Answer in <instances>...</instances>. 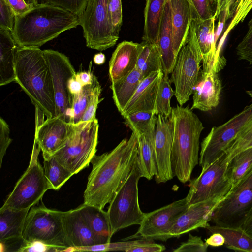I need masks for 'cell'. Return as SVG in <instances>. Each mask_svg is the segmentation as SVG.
<instances>
[{
    "label": "cell",
    "mask_w": 252,
    "mask_h": 252,
    "mask_svg": "<svg viewBox=\"0 0 252 252\" xmlns=\"http://www.w3.org/2000/svg\"><path fill=\"white\" fill-rule=\"evenodd\" d=\"M106 58L105 55L101 52L95 54L93 58L94 62L97 65L103 64Z\"/></svg>",
    "instance_id": "obj_58"
},
{
    "label": "cell",
    "mask_w": 252,
    "mask_h": 252,
    "mask_svg": "<svg viewBox=\"0 0 252 252\" xmlns=\"http://www.w3.org/2000/svg\"><path fill=\"white\" fill-rule=\"evenodd\" d=\"M13 10L16 16L21 15L32 7L27 3L25 0H6Z\"/></svg>",
    "instance_id": "obj_52"
},
{
    "label": "cell",
    "mask_w": 252,
    "mask_h": 252,
    "mask_svg": "<svg viewBox=\"0 0 252 252\" xmlns=\"http://www.w3.org/2000/svg\"><path fill=\"white\" fill-rule=\"evenodd\" d=\"M52 79L56 107V116L68 123L71 121L73 95L68 91L69 79L76 72L69 58L64 54L52 49L43 50Z\"/></svg>",
    "instance_id": "obj_14"
},
{
    "label": "cell",
    "mask_w": 252,
    "mask_h": 252,
    "mask_svg": "<svg viewBox=\"0 0 252 252\" xmlns=\"http://www.w3.org/2000/svg\"><path fill=\"white\" fill-rule=\"evenodd\" d=\"M252 168V147L235 156L229 162L227 175L234 188Z\"/></svg>",
    "instance_id": "obj_34"
},
{
    "label": "cell",
    "mask_w": 252,
    "mask_h": 252,
    "mask_svg": "<svg viewBox=\"0 0 252 252\" xmlns=\"http://www.w3.org/2000/svg\"><path fill=\"white\" fill-rule=\"evenodd\" d=\"M229 1L230 0H219L218 6L214 16L215 19L218 18L222 12L225 10H227Z\"/></svg>",
    "instance_id": "obj_57"
},
{
    "label": "cell",
    "mask_w": 252,
    "mask_h": 252,
    "mask_svg": "<svg viewBox=\"0 0 252 252\" xmlns=\"http://www.w3.org/2000/svg\"><path fill=\"white\" fill-rule=\"evenodd\" d=\"M228 164V157L224 152L202 169L197 178L190 181L186 196L188 206L228 193L231 189V183L227 175Z\"/></svg>",
    "instance_id": "obj_11"
},
{
    "label": "cell",
    "mask_w": 252,
    "mask_h": 252,
    "mask_svg": "<svg viewBox=\"0 0 252 252\" xmlns=\"http://www.w3.org/2000/svg\"><path fill=\"white\" fill-rule=\"evenodd\" d=\"M99 124L95 119L76 124L65 144L53 156L73 175L88 166L96 154Z\"/></svg>",
    "instance_id": "obj_5"
},
{
    "label": "cell",
    "mask_w": 252,
    "mask_h": 252,
    "mask_svg": "<svg viewBox=\"0 0 252 252\" xmlns=\"http://www.w3.org/2000/svg\"><path fill=\"white\" fill-rule=\"evenodd\" d=\"M173 137V123L170 116L158 115L155 130V144L157 174V183H166L174 177L171 155Z\"/></svg>",
    "instance_id": "obj_17"
},
{
    "label": "cell",
    "mask_w": 252,
    "mask_h": 252,
    "mask_svg": "<svg viewBox=\"0 0 252 252\" xmlns=\"http://www.w3.org/2000/svg\"><path fill=\"white\" fill-rule=\"evenodd\" d=\"M63 221L69 248L96 245L93 234L83 218L79 207L63 212Z\"/></svg>",
    "instance_id": "obj_23"
},
{
    "label": "cell",
    "mask_w": 252,
    "mask_h": 252,
    "mask_svg": "<svg viewBox=\"0 0 252 252\" xmlns=\"http://www.w3.org/2000/svg\"><path fill=\"white\" fill-rule=\"evenodd\" d=\"M16 15L6 0H0V28L12 32Z\"/></svg>",
    "instance_id": "obj_47"
},
{
    "label": "cell",
    "mask_w": 252,
    "mask_h": 252,
    "mask_svg": "<svg viewBox=\"0 0 252 252\" xmlns=\"http://www.w3.org/2000/svg\"><path fill=\"white\" fill-rule=\"evenodd\" d=\"M241 227L247 233L252 236V209Z\"/></svg>",
    "instance_id": "obj_56"
},
{
    "label": "cell",
    "mask_w": 252,
    "mask_h": 252,
    "mask_svg": "<svg viewBox=\"0 0 252 252\" xmlns=\"http://www.w3.org/2000/svg\"><path fill=\"white\" fill-rule=\"evenodd\" d=\"M157 116L150 111H140L125 117L124 123L133 132L141 134L155 128Z\"/></svg>",
    "instance_id": "obj_38"
},
{
    "label": "cell",
    "mask_w": 252,
    "mask_h": 252,
    "mask_svg": "<svg viewBox=\"0 0 252 252\" xmlns=\"http://www.w3.org/2000/svg\"><path fill=\"white\" fill-rule=\"evenodd\" d=\"M27 4L32 7L39 3L38 0H25Z\"/></svg>",
    "instance_id": "obj_60"
},
{
    "label": "cell",
    "mask_w": 252,
    "mask_h": 252,
    "mask_svg": "<svg viewBox=\"0 0 252 252\" xmlns=\"http://www.w3.org/2000/svg\"><path fill=\"white\" fill-rule=\"evenodd\" d=\"M141 178L136 161L128 178L109 203L107 213L112 236L123 229L140 225L143 221L145 213L141 210L138 199V185Z\"/></svg>",
    "instance_id": "obj_7"
},
{
    "label": "cell",
    "mask_w": 252,
    "mask_h": 252,
    "mask_svg": "<svg viewBox=\"0 0 252 252\" xmlns=\"http://www.w3.org/2000/svg\"><path fill=\"white\" fill-rule=\"evenodd\" d=\"M143 79L140 72L135 68L127 76L111 83L110 89L115 104L121 114Z\"/></svg>",
    "instance_id": "obj_30"
},
{
    "label": "cell",
    "mask_w": 252,
    "mask_h": 252,
    "mask_svg": "<svg viewBox=\"0 0 252 252\" xmlns=\"http://www.w3.org/2000/svg\"><path fill=\"white\" fill-rule=\"evenodd\" d=\"M215 17L205 20L193 19L191 23L202 53V70L205 71L213 68L218 72L219 68L215 40Z\"/></svg>",
    "instance_id": "obj_20"
},
{
    "label": "cell",
    "mask_w": 252,
    "mask_h": 252,
    "mask_svg": "<svg viewBox=\"0 0 252 252\" xmlns=\"http://www.w3.org/2000/svg\"><path fill=\"white\" fill-rule=\"evenodd\" d=\"M252 9V0H242L232 6L230 9L232 19L221 38L222 45L227 34L239 23L242 22Z\"/></svg>",
    "instance_id": "obj_41"
},
{
    "label": "cell",
    "mask_w": 252,
    "mask_h": 252,
    "mask_svg": "<svg viewBox=\"0 0 252 252\" xmlns=\"http://www.w3.org/2000/svg\"><path fill=\"white\" fill-rule=\"evenodd\" d=\"M98 83L97 78L94 75L93 83L83 86L81 91L74 95L71 111L72 124H77L81 122L82 116Z\"/></svg>",
    "instance_id": "obj_37"
},
{
    "label": "cell",
    "mask_w": 252,
    "mask_h": 252,
    "mask_svg": "<svg viewBox=\"0 0 252 252\" xmlns=\"http://www.w3.org/2000/svg\"><path fill=\"white\" fill-rule=\"evenodd\" d=\"M136 68L140 72L142 78L151 73L161 69L162 60L157 46L153 43L143 41L140 43Z\"/></svg>",
    "instance_id": "obj_33"
},
{
    "label": "cell",
    "mask_w": 252,
    "mask_h": 252,
    "mask_svg": "<svg viewBox=\"0 0 252 252\" xmlns=\"http://www.w3.org/2000/svg\"><path fill=\"white\" fill-rule=\"evenodd\" d=\"M17 252H61L57 248L37 241H25L17 250Z\"/></svg>",
    "instance_id": "obj_50"
},
{
    "label": "cell",
    "mask_w": 252,
    "mask_h": 252,
    "mask_svg": "<svg viewBox=\"0 0 252 252\" xmlns=\"http://www.w3.org/2000/svg\"><path fill=\"white\" fill-rule=\"evenodd\" d=\"M101 87L98 83L95 87L89 103L82 116L81 122H88L96 119L95 114L98 103L102 99H99Z\"/></svg>",
    "instance_id": "obj_48"
},
{
    "label": "cell",
    "mask_w": 252,
    "mask_h": 252,
    "mask_svg": "<svg viewBox=\"0 0 252 252\" xmlns=\"http://www.w3.org/2000/svg\"><path fill=\"white\" fill-rule=\"evenodd\" d=\"M75 77L83 86L93 83L94 75L90 71H82L76 73Z\"/></svg>",
    "instance_id": "obj_54"
},
{
    "label": "cell",
    "mask_w": 252,
    "mask_h": 252,
    "mask_svg": "<svg viewBox=\"0 0 252 252\" xmlns=\"http://www.w3.org/2000/svg\"><path fill=\"white\" fill-rule=\"evenodd\" d=\"M137 134L132 131L109 152L94 156L84 193V204L103 209L132 170L137 159Z\"/></svg>",
    "instance_id": "obj_1"
},
{
    "label": "cell",
    "mask_w": 252,
    "mask_h": 252,
    "mask_svg": "<svg viewBox=\"0 0 252 252\" xmlns=\"http://www.w3.org/2000/svg\"><path fill=\"white\" fill-rule=\"evenodd\" d=\"M18 47L8 30L0 28V85L16 82L15 54Z\"/></svg>",
    "instance_id": "obj_29"
},
{
    "label": "cell",
    "mask_w": 252,
    "mask_h": 252,
    "mask_svg": "<svg viewBox=\"0 0 252 252\" xmlns=\"http://www.w3.org/2000/svg\"><path fill=\"white\" fill-rule=\"evenodd\" d=\"M193 13V19L205 20L214 17L215 12L209 0H189Z\"/></svg>",
    "instance_id": "obj_46"
},
{
    "label": "cell",
    "mask_w": 252,
    "mask_h": 252,
    "mask_svg": "<svg viewBox=\"0 0 252 252\" xmlns=\"http://www.w3.org/2000/svg\"><path fill=\"white\" fill-rule=\"evenodd\" d=\"M173 35L175 55L186 44L193 19V13L189 0H170Z\"/></svg>",
    "instance_id": "obj_24"
},
{
    "label": "cell",
    "mask_w": 252,
    "mask_h": 252,
    "mask_svg": "<svg viewBox=\"0 0 252 252\" xmlns=\"http://www.w3.org/2000/svg\"><path fill=\"white\" fill-rule=\"evenodd\" d=\"M166 0H146L144 11L143 41L157 44L161 19Z\"/></svg>",
    "instance_id": "obj_31"
},
{
    "label": "cell",
    "mask_w": 252,
    "mask_h": 252,
    "mask_svg": "<svg viewBox=\"0 0 252 252\" xmlns=\"http://www.w3.org/2000/svg\"><path fill=\"white\" fill-rule=\"evenodd\" d=\"M188 207L186 197L149 213L134 235L148 240L165 241L171 238L169 232L174 221Z\"/></svg>",
    "instance_id": "obj_16"
},
{
    "label": "cell",
    "mask_w": 252,
    "mask_h": 252,
    "mask_svg": "<svg viewBox=\"0 0 252 252\" xmlns=\"http://www.w3.org/2000/svg\"><path fill=\"white\" fill-rule=\"evenodd\" d=\"M41 151L34 139L28 167L16 183L2 207L16 209H31L41 200L52 187L38 161Z\"/></svg>",
    "instance_id": "obj_8"
},
{
    "label": "cell",
    "mask_w": 252,
    "mask_h": 252,
    "mask_svg": "<svg viewBox=\"0 0 252 252\" xmlns=\"http://www.w3.org/2000/svg\"><path fill=\"white\" fill-rule=\"evenodd\" d=\"M160 53L162 71L169 74L174 67L177 56L173 46V35L170 0H166L161 19L156 44Z\"/></svg>",
    "instance_id": "obj_25"
},
{
    "label": "cell",
    "mask_w": 252,
    "mask_h": 252,
    "mask_svg": "<svg viewBox=\"0 0 252 252\" xmlns=\"http://www.w3.org/2000/svg\"><path fill=\"white\" fill-rule=\"evenodd\" d=\"M208 245L204 242L201 237L189 234L187 241L182 243L174 249L173 252H206Z\"/></svg>",
    "instance_id": "obj_45"
},
{
    "label": "cell",
    "mask_w": 252,
    "mask_h": 252,
    "mask_svg": "<svg viewBox=\"0 0 252 252\" xmlns=\"http://www.w3.org/2000/svg\"><path fill=\"white\" fill-rule=\"evenodd\" d=\"M152 240L141 239L136 240L124 241L116 242H109L103 244L94 245L93 246L75 248L72 249L74 251H127L135 246L146 244Z\"/></svg>",
    "instance_id": "obj_40"
},
{
    "label": "cell",
    "mask_w": 252,
    "mask_h": 252,
    "mask_svg": "<svg viewBox=\"0 0 252 252\" xmlns=\"http://www.w3.org/2000/svg\"><path fill=\"white\" fill-rule=\"evenodd\" d=\"M165 249L164 245L156 243L152 240L146 244L131 248L127 252H161Z\"/></svg>",
    "instance_id": "obj_51"
},
{
    "label": "cell",
    "mask_w": 252,
    "mask_h": 252,
    "mask_svg": "<svg viewBox=\"0 0 252 252\" xmlns=\"http://www.w3.org/2000/svg\"><path fill=\"white\" fill-rule=\"evenodd\" d=\"M252 118V103L224 124L212 128L201 143L199 164L205 168L222 155L242 127Z\"/></svg>",
    "instance_id": "obj_13"
},
{
    "label": "cell",
    "mask_w": 252,
    "mask_h": 252,
    "mask_svg": "<svg viewBox=\"0 0 252 252\" xmlns=\"http://www.w3.org/2000/svg\"><path fill=\"white\" fill-rule=\"evenodd\" d=\"M16 82L35 108L47 118L56 116L52 79L43 50L18 46L15 54Z\"/></svg>",
    "instance_id": "obj_3"
},
{
    "label": "cell",
    "mask_w": 252,
    "mask_h": 252,
    "mask_svg": "<svg viewBox=\"0 0 252 252\" xmlns=\"http://www.w3.org/2000/svg\"><path fill=\"white\" fill-rule=\"evenodd\" d=\"M107 10L113 31L119 37L123 22L121 0H107Z\"/></svg>",
    "instance_id": "obj_43"
},
{
    "label": "cell",
    "mask_w": 252,
    "mask_h": 252,
    "mask_svg": "<svg viewBox=\"0 0 252 252\" xmlns=\"http://www.w3.org/2000/svg\"><path fill=\"white\" fill-rule=\"evenodd\" d=\"M246 93L251 97L252 98V90L247 91Z\"/></svg>",
    "instance_id": "obj_61"
},
{
    "label": "cell",
    "mask_w": 252,
    "mask_h": 252,
    "mask_svg": "<svg viewBox=\"0 0 252 252\" xmlns=\"http://www.w3.org/2000/svg\"><path fill=\"white\" fill-rule=\"evenodd\" d=\"M252 147V118L242 127L225 151L229 162L240 152Z\"/></svg>",
    "instance_id": "obj_39"
},
{
    "label": "cell",
    "mask_w": 252,
    "mask_h": 252,
    "mask_svg": "<svg viewBox=\"0 0 252 252\" xmlns=\"http://www.w3.org/2000/svg\"><path fill=\"white\" fill-rule=\"evenodd\" d=\"M242 0H236L232 6H233L234 4L237 3L238 2H239Z\"/></svg>",
    "instance_id": "obj_62"
},
{
    "label": "cell",
    "mask_w": 252,
    "mask_h": 252,
    "mask_svg": "<svg viewBox=\"0 0 252 252\" xmlns=\"http://www.w3.org/2000/svg\"><path fill=\"white\" fill-rule=\"evenodd\" d=\"M36 110L34 139L40 148L43 159L53 157L65 144L74 132L76 124L68 123L58 116L44 121V114Z\"/></svg>",
    "instance_id": "obj_15"
},
{
    "label": "cell",
    "mask_w": 252,
    "mask_h": 252,
    "mask_svg": "<svg viewBox=\"0 0 252 252\" xmlns=\"http://www.w3.org/2000/svg\"><path fill=\"white\" fill-rule=\"evenodd\" d=\"M252 209V168L231 189L214 212L215 225L241 227Z\"/></svg>",
    "instance_id": "obj_12"
},
{
    "label": "cell",
    "mask_w": 252,
    "mask_h": 252,
    "mask_svg": "<svg viewBox=\"0 0 252 252\" xmlns=\"http://www.w3.org/2000/svg\"><path fill=\"white\" fill-rule=\"evenodd\" d=\"M79 25L78 17L56 6L38 3L17 15L12 36L19 47L39 48Z\"/></svg>",
    "instance_id": "obj_2"
},
{
    "label": "cell",
    "mask_w": 252,
    "mask_h": 252,
    "mask_svg": "<svg viewBox=\"0 0 252 252\" xmlns=\"http://www.w3.org/2000/svg\"><path fill=\"white\" fill-rule=\"evenodd\" d=\"M155 128L150 131L137 134V165L140 175L150 180L157 174L155 144Z\"/></svg>",
    "instance_id": "obj_27"
},
{
    "label": "cell",
    "mask_w": 252,
    "mask_h": 252,
    "mask_svg": "<svg viewBox=\"0 0 252 252\" xmlns=\"http://www.w3.org/2000/svg\"><path fill=\"white\" fill-rule=\"evenodd\" d=\"M217 73L213 68L200 71L193 88L191 110L208 111L218 105L222 87Z\"/></svg>",
    "instance_id": "obj_19"
},
{
    "label": "cell",
    "mask_w": 252,
    "mask_h": 252,
    "mask_svg": "<svg viewBox=\"0 0 252 252\" xmlns=\"http://www.w3.org/2000/svg\"><path fill=\"white\" fill-rule=\"evenodd\" d=\"M43 168L52 189L55 190H58L73 175L54 157L44 159Z\"/></svg>",
    "instance_id": "obj_35"
},
{
    "label": "cell",
    "mask_w": 252,
    "mask_h": 252,
    "mask_svg": "<svg viewBox=\"0 0 252 252\" xmlns=\"http://www.w3.org/2000/svg\"><path fill=\"white\" fill-rule=\"evenodd\" d=\"M205 242L208 246L219 247L224 244L225 238L220 233H213Z\"/></svg>",
    "instance_id": "obj_53"
},
{
    "label": "cell",
    "mask_w": 252,
    "mask_h": 252,
    "mask_svg": "<svg viewBox=\"0 0 252 252\" xmlns=\"http://www.w3.org/2000/svg\"><path fill=\"white\" fill-rule=\"evenodd\" d=\"M63 212L51 209L44 204L31 208L23 233L25 241H37L68 252L67 243L63 221Z\"/></svg>",
    "instance_id": "obj_6"
},
{
    "label": "cell",
    "mask_w": 252,
    "mask_h": 252,
    "mask_svg": "<svg viewBox=\"0 0 252 252\" xmlns=\"http://www.w3.org/2000/svg\"><path fill=\"white\" fill-rule=\"evenodd\" d=\"M202 61V53L190 25L187 42L178 54L170 78L174 85V95L181 106L189 100L193 93Z\"/></svg>",
    "instance_id": "obj_9"
},
{
    "label": "cell",
    "mask_w": 252,
    "mask_h": 252,
    "mask_svg": "<svg viewBox=\"0 0 252 252\" xmlns=\"http://www.w3.org/2000/svg\"><path fill=\"white\" fill-rule=\"evenodd\" d=\"M12 141L10 137L9 126L6 121L0 118V166H2V160L6 150Z\"/></svg>",
    "instance_id": "obj_49"
},
{
    "label": "cell",
    "mask_w": 252,
    "mask_h": 252,
    "mask_svg": "<svg viewBox=\"0 0 252 252\" xmlns=\"http://www.w3.org/2000/svg\"><path fill=\"white\" fill-rule=\"evenodd\" d=\"M140 47V43L128 41H123L117 45L109 64L111 83L123 79L136 68Z\"/></svg>",
    "instance_id": "obj_22"
},
{
    "label": "cell",
    "mask_w": 252,
    "mask_h": 252,
    "mask_svg": "<svg viewBox=\"0 0 252 252\" xmlns=\"http://www.w3.org/2000/svg\"><path fill=\"white\" fill-rule=\"evenodd\" d=\"M83 86L75 78V76L70 78L68 83V89L70 93L73 96L78 94L82 89Z\"/></svg>",
    "instance_id": "obj_55"
},
{
    "label": "cell",
    "mask_w": 252,
    "mask_h": 252,
    "mask_svg": "<svg viewBox=\"0 0 252 252\" xmlns=\"http://www.w3.org/2000/svg\"><path fill=\"white\" fill-rule=\"evenodd\" d=\"M226 195L217 196L188 206L174 221L169 232L170 238L179 237L199 228H206L214 212Z\"/></svg>",
    "instance_id": "obj_18"
},
{
    "label": "cell",
    "mask_w": 252,
    "mask_h": 252,
    "mask_svg": "<svg viewBox=\"0 0 252 252\" xmlns=\"http://www.w3.org/2000/svg\"><path fill=\"white\" fill-rule=\"evenodd\" d=\"M30 209H16L1 207L0 209V241L5 244L22 239L26 220Z\"/></svg>",
    "instance_id": "obj_26"
},
{
    "label": "cell",
    "mask_w": 252,
    "mask_h": 252,
    "mask_svg": "<svg viewBox=\"0 0 252 252\" xmlns=\"http://www.w3.org/2000/svg\"><path fill=\"white\" fill-rule=\"evenodd\" d=\"M209 1L212 10L215 13V12L218 6L219 0H209Z\"/></svg>",
    "instance_id": "obj_59"
},
{
    "label": "cell",
    "mask_w": 252,
    "mask_h": 252,
    "mask_svg": "<svg viewBox=\"0 0 252 252\" xmlns=\"http://www.w3.org/2000/svg\"><path fill=\"white\" fill-rule=\"evenodd\" d=\"M161 69L153 72L144 78L121 115L123 118L140 111L154 112L156 96L161 78Z\"/></svg>",
    "instance_id": "obj_21"
},
{
    "label": "cell",
    "mask_w": 252,
    "mask_h": 252,
    "mask_svg": "<svg viewBox=\"0 0 252 252\" xmlns=\"http://www.w3.org/2000/svg\"><path fill=\"white\" fill-rule=\"evenodd\" d=\"M88 0H38L39 3L48 4L67 10L78 17L84 12Z\"/></svg>",
    "instance_id": "obj_42"
},
{
    "label": "cell",
    "mask_w": 252,
    "mask_h": 252,
    "mask_svg": "<svg viewBox=\"0 0 252 252\" xmlns=\"http://www.w3.org/2000/svg\"><path fill=\"white\" fill-rule=\"evenodd\" d=\"M240 60H246L252 66V18L248 23V30L236 47Z\"/></svg>",
    "instance_id": "obj_44"
},
{
    "label": "cell",
    "mask_w": 252,
    "mask_h": 252,
    "mask_svg": "<svg viewBox=\"0 0 252 252\" xmlns=\"http://www.w3.org/2000/svg\"><path fill=\"white\" fill-rule=\"evenodd\" d=\"M88 48L104 51L113 47L119 39L114 33L107 10V0H88L78 17Z\"/></svg>",
    "instance_id": "obj_10"
},
{
    "label": "cell",
    "mask_w": 252,
    "mask_h": 252,
    "mask_svg": "<svg viewBox=\"0 0 252 252\" xmlns=\"http://www.w3.org/2000/svg\"><path fill=\"white\" fill-rule=\"evenodd\" d=\"M211 233H219L225 238L224 245L235 251L252 252V236L241 227H228L209 224L206 228Z\"/></svg>",
    "instance_id": "obj_32"
},
{
    "label": "cell",
    "mask_w": 252,
    "mask_h": 252,
    "mask_svg": "<svg viewBox=\"0 0 252 252\" xmlns=\"http://www.w3.org/2000/svg\"><path fill=\"white\" fill-rule=\"evenodd\" d=\"M169 74H163L158 88L155 104L154 113L157 115L161 114L169 117L172 112L171 99L174 95V91L170 85Z\"/></svg>",
    "instance_id": "obj_36"
},
{
    "label": "cell",
    "mask_w": 252,
    "mask_h": 252,
    "mask_svg": "<svg viewBox=\"0 0 252 252\" xmlns=\"http://www.w3.org/2000/svg\"><path fill=\"white\" fill-rule=\"evenodd\" d=\"M170 117L173 123L172 170L174 177L185 183L190 181L194 168L199 163L200 137L204 127L189 106L177 105L172 108Z\"/></svg>",
    "instance_id": "obj_4"
},
{
    "label": "cell",
    "mask_w": 252,
    "mask_h": 252,
    "mask_svg": "<svg viewBox=\"0 0 252 252\" xmlns=\"http://www.w3.org/2000/svg\"><path fill=\"white\" fill-rule=\"evenodd\" d=\"M79 207L93 234L96 245L110 242L112 235L107 212L98 207L84 203Z\"/></svg>",
    "instance_id": "obj_28"
}]
</instances>
